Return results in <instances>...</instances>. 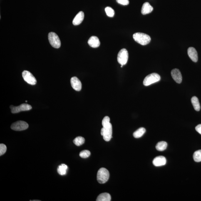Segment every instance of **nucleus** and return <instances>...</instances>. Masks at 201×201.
Segmentation results:
<instances>
[{"label":"nucleus","mask_w":201,"mask_h":201,"mask_svg":"<svg viewBox=\"0 0 201 201\" xmlns=\"http://www.w3.org/2000/svg\"><path fill=\"white\" fill-rule=\"evenodd\" d=\"M153 10V8L150 5V3L145 2L142 6L141 13L142 14L146 15L152 12Z\"/></svg>","instance_id":"obj_16"},{"label":"nucleus","mask_w":201,"mask_h":201,"mask_svg":"<svg viewBox=\"0 0 201 201\" xmlns=\"http://www.w3.org/2000/svg\"><path fill=\"white\" fill-rule=\"evenodd\" d=\"M28 127L29 125L26 122L23 121H18L13 123L11 127L12 129L20 131L26 129Z\"/></svg>","instance_id":"obj_7"},{"label":"nucleus","mask_w":201,"mask_h":201,"mask_svg":"<svg viewBox=\"0 0 201 201\" xmlns=\"http://www.w3.org/2000/svg\"><path fill=\"white\" fill-rule=\"evenodd\" d=\"M48 39L51 46L54 48H58L61 46V42L56 34L50 32L48 34Z\"/></svg>","instance_id":"obj_5"},{"label":"nucleus","mask_w":201,"mask_h":201,"mask_svg":"<svg viewBox=\"0 0 201 201\" xmlns=\"http://www.w3.org/2000/svg\"><path fill=\"white\" fill-rule=\"evenodd\" d=\"M171 75L174 80L178 83H182V76L181 72L177 69H175L171 72Z\"/></svg>","instance_id":"obj_11"},{"label":"nucleus","mask_w":201,"mask_h":201,"mask_svg":"<svg viewBox=\"0 0 201 201\" xmlns=\"http://www.w3.org/2000/svg\"><path fill=\"white\" fill-rule=\"evenodd\" d=\"M193 159L195 162H201V150H198L194 152L193 155Z\"/></svg>","instance_id":"obj_23"},{"label":"nucleus","mask_w":201,"mask_h":201,"mask_svg":"<svg viewBox=\"0 0 201 201\" xmlns=\"http://www.w3.org/2000/svg\"><path fill=\"white\" fill-rule=\"evenodd\" d=\"M88 44L93 48H97L100 46L99 39L97 37L93 36L90 37L88 42Z\"/></svg>","instance_id":"obj_14"},{"label":"nucleus","mask_w":201,"mask_h":201,"mask_svg":"<svg viewBox=\"0 0 201 201\" xmlns=\"http://www.w3.org/2000/svg\"><path fill=\"white\" fill-rule=\"evenodd\" d=\"M167 143L166 142L161 141L158 142L157 144L156 148L157 150L159 151H163L167 149Z\"/></svg>","instance_id":"obj_21"},{"label":"nucleus","mask_w":201,"mask_h":201,"mask_svg":"<svg viewBox=\"0 0 201 201\" xmlns=\"http://www.w3.org/2000/svg\"><path fill=\"white\" fill-rule=\"evenodd\" d=\"M85 139L83 137L78 136L73 140V143L77 146H80L85 143Z\"/></svg>","instance_id":"obj_22"},{"label":"nucleus","mask_w":201,"mask_h":201,"mask_svg":"<svg viewBox=\"0 0 201 201\" xmlns=\"http://www.w3.org/2000/svg\"><path fill=\"white\" fill-rule=\"evenodd\" d=\"M22 76L25 81L29 84L35 85L36 83L37 80L36 78L30 72L24 70L22 73Z\"/></svg>","instance_id":"obj_9"},{"label":"nucleus","mask_w":201,"mask_h":201,"mask_svg":"<svg viewBox=\"0 0 201 201\" xmlns=\"http://www.w3.org/2000/svg\"><path fill=\"white\" fill-rule=\"evenodd\" d=\"M117 2L123 5H127L129 3V0H116Z\"/></svg>","instance_id":"obj_28"},{"label":"nucleus","mask_w":201,"mask_h":201,"mask_svg":"<svg viewBox=\"0 0 201 201\" xmlns=\"http://www.w3.org/2000/svg\"><path fill=\"white\" fill-rule=\"evenodd\" d=\"M133 38L135 41L139 44L145 46L150 42L151 38L149 35L141 33H137L133 35Z\"/></svg>","instance_id":"obj_1"},{"label":"nucleus","mask_w":201,"mask_h":201,"mask_svg":"<svg viewBox=\"0 0 201 201\" xmlns=\"http://www.w3.org/2000/svg\"><path fill=\"white\" fill-rule=\"evenodd\" d=\"M195 129L196 131L201 135V124L198 125Z\"/></svg>","instance_id":"obj_29"},{"label":"nucleus","mask_w":201,"mask_h":201,"mask_svg":"<svg viewBox=\"0 0 201 201\" xmlns=\"http://www.w3.org/2000/svg\"><path fill=\"white\" fill-rule=\"evenodd\" d=\"M166 162L165 157L161 156L156 157L153 160V165L156 167H160L165 165Z\"/></svg>","instance_id":"obj_13"},{"label":"nucleus","mask_w":201,"mask_h":201,"mask_svg":"<svg viewBox=\"0 0 201 201\" xmlns=\"http://www.w3.org/2000/svg\"><path fill=\"white\" fill-rule=\"evenodd\" d=\"M128 52L125 48L121 50L117 56V61L122 66L125 65L128 61Z\"/></svg>","instance_id":"obj_6"},{"label":"nucleus","mask_w":201,"mask_h":201,"mask_svg":"<svg viewBox=\"0 0 201 201\" xmlns=\"http://www.w3.org/2000/svg\"><path fill=\"white\" fill-rule=\"evenodd\" d=\"M146 129L143 127H141L139 128L138 129L134 132L133 134V136L134 137L136 138H139L143 136V135L145 133Z\"/></svg>","instance_id":"obj_20"},{"label":"nucleus","mask_w":201,"mask_h":201,"mask_svg":"<svg viewBox=\"0 0 201 201\" xmlns=\"http://www.w3.org/2000/svg\"><path fill=\"white\" fill-rule=\"evenodd\" d=\"M188 54L190 59L194 62H197L198 61V54L196 50L193 47H190L187 50Z\"/></svg>","instance_id":"obj_12"},{"label":"nucleus","mask_w":201,"mask_h":201,"mask_svg":"<svg viewBox=\"0 0 201 201\" xmlns=\"http://www.w3.org/2000/svg\"><path fill=\"white\" fill-rule=\"evenodd\" d=\"M12 113L13 114L19 113L23 111H26L31 110L32 107L31 105L27 104H23L18 106H14L13 105L10 106Z\"/></svg>","instance_id":"obj_8"},{"label":"nucleus","mask_w":201,"mask_h":201,"mask_svg":"<svg viewBox=\"0 0 201 201\" xmlns=\"http://www.w3.org/2000/svg\"><path fill=\"white\" fill-rule=\"evenodd\" d=\"M107 16L110 17H113L115 16V12L114 10L110 7H107L105 9Z\"/></svg>","instance_id":"obj_24"},{"label":"nucleus","mask_w":201,"mask_h":201,"mask_svg":"<svg viewBox=\"0 0 201 201\" xmlns=\"http://www.w3.org/2000/svg\"><path fill=\"white\" fill-rule=\"evenodd\" d=\"M84 18V14L83 11H80L75 16L72 22L74 26H78L83 21Z\"/></svg>","instance_id":"obj_15"},{"label":"nucleus","mask_w":201,"mask_h":201,"mask_svg":"<svg viewBox=\"0 0 201 201\" xmlns=\"http://www.w3.org/2000/svg\"><path fill=\"white\" fill-rule=\"evenodd\" d=\"M71 86L74 90L79 91L82 89L81 82L76 77H73L70 79Z\"/></svg>","instance_id":"obj_10"},{"label":"nucleus","mask_w":201,"mask_h":201,"mask_svg":"<svg viewBox=\"0 0 201 201\" xmlns=\"http://www.w3.org/2000/svg\"><path fill=\"white\" fill-rule=\"evenodd\" d=\"M111 200V196L110 194L106 192L100 194L97 197V201H110Z\"/></svg>","instance_id":"obj_17"},{"label":"nucleus","mask_w":201,"mask_h":201,"mask_svg":"<svg viewBox=\"0 0 201 201\" xmlns=\"http://www.w3.org/2000/svg\"><path fill=\"white\" fill-rule=\"evenodd\" d=\"M90 155V152L88 150H84L82 151L79 153V156L82 158H86L89 157Z\"/></svg>","instance_id":"obj_25"},{"label":"nucleus","mask_w":201,"mask_h":201,"mask_svg":"<svg viewBox=\"0 0 201 201\" xmlns=\"http://www.w3.org/2000/svg\"><path fill=\"white\" fill-rule=\"evenodd\" d=\"M101 135L103 136V138L105 141L108 142L112 138V125L111 124L109 123L108 125L103 127L100 132Z\"/></svg>","instance_id":"obj_3"},{"label":"nucleus","mask_w":201,"mask_h":201,"mask_svg":"<svg viewBox=\"0 0 201 201\" xmlns=\"http://www.w3.org/2000/svg\"><path fill=\"white\" fill-rule=\"evenodd\" d=\"M32 201H40V200H32Z\"/></svg>","instance_id":"obj_30"},{"label":"nucleus","mask_w":201,"mask_h":201,"mask_svg":"<svg viewBox=\"0 0 201 201\" xmlns=\"http://www.w3.org/2000/svg\"><path fill=\"white\" fill-rule=\"evenodd\" d=\"M160 77L158 74L152 73L145 77L143 80V84L145 86H148L160 81Z\"/></svg>","instance_id":"obj_4"},{"label":"nucleus","mask_w":201,"mask_h":201,"mask_svg":"<svg viewBox=\"0 0 201 201\" xmlns=\"http://www.w3.org/2000/svg\"><path fill=\"white\" fill-rule=\"evenodd\" d=\"M7 150L6 146L2 143L0 144V156H2L5 153Z\"/></svg>","instance_id":"obj_26"},{"label":"nucleus","mask_w":201,"mask_h":201,"mask_svg":"<svg viewBox=\"0 0 201 201\" xmlns=\"http://www.w3.org/2000/svg\"><path fill=\"white\" fill-rule=\"evenodd\" d=\"M191 102L194 109L196 111H199L200 109V105L198 98L196 97H193L191 99Z\"/></svg>","instance_id":"obj_18"},{"label":"nucleus","mask_w":201,"mask_h":201,"mask_svg":"<svg viewBox=\"0 0 201 201\" xmlns=\"http://www.w3.org/2000/svg\"><path fill=\"white\" fill-rule=\"evenodd\" d=\"M110 118L108 116H105L104 117L103 119L102 120V124L103 127L105 126L110 123Z\"/></svg>","instance_id":"obj_27"},{"label":"nucleus","mask_w":201,"mask_h":201,"mask_svg":"<svg viewBox=\"0 0 201 201\" xmlns=\"http://www.w3.org/2000/svg\"><path fill=\"white\" fill-rule=\"evenodd\" d=\"M68 168L67 165L65 164H62L58 168L57 171L59 175H65L66 173V171Z\"/></svg>","instance_id":"obj_19"},{"label":"nucleus","mask_w":201,"mask_h":201,"mask_svg":"<svg viewBox=\"0 0 201 201\" xmlns=\"http://www.w3.org/2000/svg\"><path fill=\"white\" fill-rule=\"evenodd\" d=\"M110 174L108 171L104 168L99 169L97 174V180L99 183L104 184L108 180Z\"/></svg>","instance_id":"obj_2"}]
</instances>
